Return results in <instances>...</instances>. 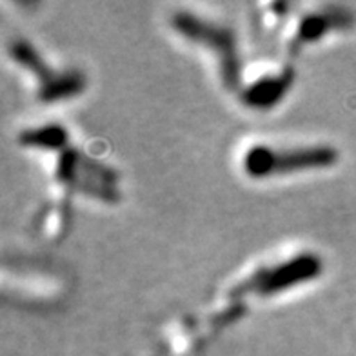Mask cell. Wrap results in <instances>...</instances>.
Listing matches in <instances>:
<instances>
[{"mask_svg":"<svg viewBox=\"0 0 356 356\" xmlns=\"http://www.w3.org/2000/svg\"><path fill=\"white\" fill-rule=\"evenodd\" d=\"M337 162V151L331 147L273 151L269 147H254L245 155L244 165L251 177H269L271 173H287L296 169L325 168Z\"/></svg>","mask_w":356,"mask_h":356,"instance_id":"cell-1","label":"cell"},{"mask_svg":"<svg viewBox=\"0 0 356 356\" xmlns=\"http://www.w3.org/2000/svg\"><path fill=\"white\" fill-rule=\"evenodd\" d=\"M173 26L178 33L186 35L193 40H204L207 46H211L218 51L222 58V80L229 89H238L240 84V66L236 47H234V35L229 29L216 28L211 24L202 22L197 17L189 13H177L173 17Z\"/></svg>","mask_w":356,"mask_h":356,"instance_id":"cell-2","label":"cell"},{"mask_svg":"<svg viewBox=\"0 0 356 356\" xmlns=\"http://www.w3.org/2000/svg\"><path fill=\"white\" fill-rule=\"evenodd\" d=\"M11 56L13 60L22 64L24 67H28L29 71H33L35 76L40 82V99L46 102H51L56 99H66L71 95H76L84 88V76L79 73H56V71L49 70L46 62L35 53V49L24 40H15L11 42Z\"/></svg>","mask_w":356,"mask_h":356,"instance_id":"cell-3","label":"cell"},{"mask_svg":"<svg viewBox=\"0 0 356 356\" xmlns=\"http://www.w3.org/2000/svg\"><path fill=\"white\" fill-rule=\"evenodd\" d=\"M320 269H322V264L318 262V258L305 254V257L296 258L293 262L271 269V271H260L251 280L245 282L244 286L240 287L238 293H248V291H257L260 295L275 293L282 287L293 286L296 282L314 277Z\"/></svg>","mask_w":356,"mask_h":356,"instance_id":"cell-4","label":"cell"},{"mask_svg":"<svg viewBox=\"0 0 356 356\" xmlns=\"http://www.w3.org/2000/svg\"><path fill=\"white\" fill-rule=\"evenodd\" d=\"M346 22L347 15H338L334 11H331V13H311L309 17H304L302 24L298 26L296 37L293 38V44L289 47L296 49L304 42H311V40H316L318 37H322L329 28Z\"/></svg>","mask_w":356,"mask_h":356,"instance_id":"cell-5","label":"cell"},{"mask_svg":"<svg viewBox=\"0 0 356 356\" xmlns=\"http://www.w3.org/2000/svg\"><path fill=\"white\" fill-rule=\"evenodd\" d=\"M287 82H289V71L284 76L273 80H260L257 86L249 89V93H245L244 99L248 100L245 104L251 106H258V108H266L275 100L280 99V95L284 93Z\"/></svg>","mask_w":356,"mask_h":356,"instance_id":"cell-6","label":"cell"},{"mask_svg":"<svg viewBox=\"0 0 356 356\" xmlns=\"http://www.w3.org/2000/svg\"><path fill=\"white\" fill-rule=\"evenodd\" d=\"M20 144L35 145V147H60L66 142V133L60 126H49L42 129L24 131L19 136Z\"/></svg>","mask_w":356,"mask_h":356,"instance_id":"cell-7","label":"cell"}]
</instances>
